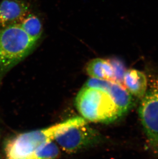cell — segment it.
<instances>
[{"label": "cell", "instance_id": "cell-1", "mask_svg": "<svg viewBox=\"0 0 158 159\" xmlns=\"http://www.w3.org/2000/svg\"><path fill=\"white\" fill-rule=\"evenodd\" d=\"M86 123L85 119L77 116L49 127L17 134L5 143V159H30L37 149L48 142L53 141L59 132L72 126Z\"/></svg>", "mask_w": 158, "mask_h": 159}, {"label": "cell", "instance_id": "cell-2", "mask_svg": "<svg viewBox=\"0 0 158 159\" xmlns=\"http://www.w3.org/2000/svg\"><path fill=\"white\" fill-rule=\"evenodd\" d=\"M75 105L84 119L94 123H112L123 115L107 92L85 86L77 95Z\"/></svg>", "mask_w": 158, "mask_h": 159}, {"label": "cell", "instance_id": "cell-3", "mask_svg": "<svg viewBox=\"0 0 158 159\" xmlns=\"http://www.w3.org/2000/svg\"><path fill=\"white\" fill-rule=\"evenodd\" d=\"M37 43L19 24L0 30V83L8 72L32 53Z\"/></svg>", "mask_w": 158, "mask_h": 159}, {"label": "cell", "instance_id": "cell-4", "mask_svg": "<svg viewBox=\"0 0 158 159\" xmlns=\"http://www.w3.org/2000/svg\"><path fill=\"white\" fill-rule=\"evenodd\" d=\"M54 140L65 152L75 153L98 143L101 135L86 123L64 129L57 134Z\"/></svg>", "mask_w": 158, "mask_h": 159}, {"label": "cell", "instance_id": "cell-5", "mask_svg": "<svg viewBox=\"0 0 158 159\" xmlns=\"http://www.w3.org/2000/svg\"><path fill=\"white\" fill-rule=\"evenodd\" d=\"M143 98L139 115L149 145L158 154V88L146 92Z\"/></svg>", "mask_w": 158, "mask_h": 159}, {"label": "cell", "instance_id": "cell-6", "mask_svg": "<svg viewBox=\"0 0 158 159\" xmlns=\"http://www.w3.org/2000/svg\"><path fill=\"white\" fill-rule=\"evenodd\" d=\"M84 86L99 89L107 92L123 114L133 107L134 101L131 94L121 84L115 81L90 78L85 83Z\"/></svg>", "mask_w": 158, "mask_h": 159}, {"label": "cell", "instance_id": "cell-7", "mask_svg": "<svg viewBox=\"0 0 158 159\" xmlns=\"http://www.w3.org/2000/svg\"><path fill=\"white\" fill-rule=\"evenodd\" d=\"M28 3L23 0H2L0 2V30L19 24L30 13Z\"/></svg>", "mask_w": 158, "mask_h": 159}, {"label": "cell", "instance_id": "cell-8", "mask_svg": "<svg viewBox=\"0 0 158 159\" xmlns=\"http://www.w3.org/2000/svg\"><path fill=\"white\" fill-rule=\"evenodd\" d=\"M123 85L131 94L139 98L144 96L147 89V79L144 74L137 70H126Z\"/></svg>", "mask_w": 158, "mask_h": 159}, {"label": "cell", "instance_id": "cell-9", "mask_svg": "<svg viewBox=\"0 0 158 159\" xmlns=\"http://www.w3.org/2000/svg\"><path fill=\"white\" fill-rule=\"evenodd\" d=\"M85 71L91 78L115 81L113 66L109 59H91L86 65Z\"/></svg>", "mask_w": 158, "mask_h": 159}, {"label": "cell", "instance_id": "cell-10", "mask_svg": "<svg viewBox=\"0 0 158 159\" xmlns=\"http://www.w3.org/2000/svg\"><path fill=\"white\" fill-rule=\"evenodd\" d=\"M20 26L33 40L38 41L43 33V24L37 16L30 12L21 21Z\"/></svg>", "mask_w": 158, "mask_h": 159}, {"label": "cell", "instance_id": "cell-11", "mask_svg": "<svg viewBox=\"0 0 158 159\" xmlns=\"http://www.w3.org/2000/svg\"><path fill=\"white\" fill-rule=\"evenodd\" d=\"M60 153L59 146L53 141H50L37 149L30 159H56Z\"/></svg>", "mask_w": 158, "mask_h": 159}, {"label": "cell", "instance_id": "cell-12", "mask_svg": "<svg viewBox=\"0 0 158 159\" xmlns=\"http://www.w3.org/2000/svg\"><path fill=\"white\" fill-rule=\"evenodd\" d=\"M109 60L113 66L115 75V82L123 84V77L126 71L124 65L120 61L116 59H111Z\"/></svg>", "mask_w": 158, "mask_h": 159}]
</instances>
